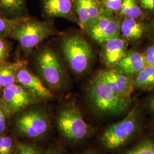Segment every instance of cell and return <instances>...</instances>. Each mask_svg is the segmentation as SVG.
<instances>
[{
    "label": "cell",
    "instance_id": "1",
    "mask_svg": "<svg viewBox=\"0 0 154 154\" xmlns=\"http://www.w3.org/2000/svg\"><path fill=\"white\" fill-rule=\"evenodd\" d=\"M89 99L95 110L107 116L121 115L127 111L131 103L130 98L123 97L114 93L99 72L91 84Z\"/></svg>",
    "mask_w": 154,
    "mask_h": 154
},
{
    "label": "cell",
    "instance_id": "2",
    "mask_svg": "<svg viewBox=\"0 0 154 154\" xmlns=\"http://www.w3.org/2000/svg\"><path fill=\"white\" fill-rule=\"evenodd\" d=\"M61 50L72 71L82 74L88 70L93 50L88 42L78 34H72L62 39Z\"/></svg>",
    "mask_w": 154,
    "mask_h": 154
},
{
    "label": "cell",
    "instance_id": "3",
    "mask_svg": "<svg viewBox=\"0 0 154 154\" xmlns=\"http://www.w3.org/2000/svg\"><path fill=\"white\" fill-rule=\"evenodd\" d=\"M53 32L49 23L26 16L13 30L10 36L20 43L23 49L30 50L48 38Z\"/></svg>",
    "mask_w": 154,
    "mask_h": 154
},
{
    "label": "cell",
    "instance_id": "4",
    "mask_svg": "<svg viewBox=\"0 0 154 154\" xmlns=\"http://www.w3.org/2000/svg\"><path fill=\"white\" fill-rule=\"evenodd\" d=\"M139 126V117L135 109L131 110L121 121L107 128L102 137L106 148L117 149L121 147L135 135Z\"/></svg>",
    "mask_w": 154,
    "mask_h": 154
},
{
    "label": "cell",
    "instance_id": "5",
    "mask_svg": "<svg viewBox=\"0 0 154 154\" xmlns=\"http://www.w3.org/2000/svg\"><path fill=\"white\" fill-rule=\"evenodd\" d=\"M57 123L62 135L71 141L82 140L90 131L80 110L74 105H68L62 109L57 116Z\"/></svg>",
    "mask_w": 154,
    "mask_h": 154
},
{
    "label": "cell",
    "instance_id": "6",
    "mask_svg": "<svg viewBox=\"0 0 154 154\" xmlns=\"http://www.w3.org/2000/svg\"><path fill=\"white\" fill-rule=\"evenodd\" d=\"M36 63L39 74L50 88H61L65 75L62 63L55 51L48 48L42 50L37 56Z\"/></svg>",
    "mask_w": 154,
    "mask_h": 154
},
{
    "label": "cell",
    "instance_id": "7",
    "mask_svg": "<svg viewBox=\"0 0 154 154\" xmlns=\"http://www.w3.org/2000/svg\"><path fill=\"white\" fill-rule=\"evenodd\" d=\"M17 130L26 138L37 139L49 130V118L44 111L33 109L21 112L15 122Z\"/></svg>",
    "mask_w": 154,
    "mask_h": 154
},
{
    "label": "cell",
    "instance_id": "8",
    "mask_svg": "<svg viewBox=\"0 0 154 154\" xmlns=\"http://www.w3.org/2000/svg\"><path fill=\"white\" fill-rule=\"evenodd\" d=\"M38 99L31 91L17 83L3 88L0 102L9 117H11L38 102Z\"/></svg>",
    "mask_w": 154,
    "mask_h": 154
},
{
    "label": "cell",
    "instance_id": "9",
    "mask_svg": "<svg viewBox=\"0 0 154 154\" xmlns=\"http://www.w3.org/2000/svg\"><path fill=\"white\" fill-rule=\"evenodd\" d=\"M88 32L95 41L102 44L119 37L121 23L112 13L102 10L100 16L91 25Z\"/></svg>",
    "mask_w": 154,
    "mask_h": 154
},
{
    "label": "cell",
    "instance_id": "10",
    "mask_svg": "<svg viewBox=\"0 0 154 154\" xmlns=\"http://www.w3.org/2000/svg\"><path fill=\"white\" fill-rule=\"evenodd\" d=\"M99 73L114 93L123 97L130 98L134 88L131 77L122 74L116 69L101 70Z\"/></svg>",
    "mask_w": 154,
    "mask_h": 154
},
{
    "label": "cell",
    "instance_id": "11",
    "mask_svg": "<svg viewBox=\"0 0 154 154\" xmlns=\"http://www.w3.org/2000/svg\"><path fill=\"white\" fill-rule=\"evenodd\" d=\"M102 45V60L106 66L111 69H114L128 52L127 41L119 37L107 41Z\"/></svg>",
    "mask_w": 154,
    "mask_h": 154
},
{
    "label": "cell",
    "instance_id": "12",
    "mask_svg": "<svg viewBox=\"0 0 154 154\" xmlns=\"http://www.w3.org/2000/svg\"><path fill=\"white\" fill-rule=\"evenodd\" d=\"M16 83L31 91L39 99H49L52 94L38 76L22 66L16 74Z\"/></svg>",
    "mask_w": 154,
    "mask_h": 154
},
{
    "label": "cell",
    "instance_id": "13",
    "mask_svg": "<svg viewBox=\"0 0 154 154\" xmlns=\"http://www.w3.org/2000/svg\"><path fill=\"white\" fill-rule=\"evenodd\" d=\"M41 2L42 11L46 17L63 18L78 22L75 16L73 0H41Z\"/></svg>",
    "mask_w": 154,
    "mask_h": 154
},
{
    "label": "cell",
    "instance_id": "14",
    "mask_svg": "<svg viewBox=\"0 0 154 154\" xmlns=\"http://www.w3.org/2000/svg\"><path fill=\"white\" fill-rule=\"evenodd\" d=\"M146 65L144 55L137 51L131 50L127 53L114 69L123 74L131 77L137 75Z\"/></svg>",
    "mask_w": 154,
    "mask_h": 154
},
{
    "label": "cell",
    "instance_id": "15",
    "mask_svg": "<svg viewBox=\"0 0 154 154\" xmlns=\"http://www.w3.org/2000/svg\"><path fill=\"white\" fill-rule=\"evenodd\" d=\"M26 0H0V15L8 18L25 16Z\"/></svg>",
    "mask_w": 154,
    "mask_h": 154
},
{
    "label": "cell",
    "instance_id": "16",
    "mask_svg": "<svg viewBox=\"0 0 154 154\" xmlns=\"http://www.w3.org/2000/svg\"><path fill=\"white\" fill-rule=\"evenodd\" d=\"M144 32L143 24L137 20L125 18L121 23V33L126 41H135L140 38Z\"/></svg>",
    "mask_w": 154,
    "mask_h": 154
},
{
    "label": "cell",
    "instance_id": "17",
    "mask_svg": "<svg viewBox=\"0 0 154 154\" xmlns=\"http://www.w3.org/2000/svg\"><path fill=\"white\" fill-rule=\"evenodd\" d=\"M23 62H17L0 66V88H9L16 83V74Z\"/></svg>",
    "mask_w": 154,
    "mask_h": 154
},
{
    "label": "cell",
    "instance_id": "18",
    "mask_svg": "<svg viewBox=\"0 0 154 154\" xmlns=\"http://www.w3.org/2000/svg\"><path fill=\"white\" fill-rule=\"evenodd\" d=\"M135 88L143 89L154 88V66L146 65L134 80Z\"/></svg>",
    "mask_w": 154,
    "mask_h": 154
},
{
    "label": "cell",
    "instance_id": "19",
    "mask_svg": "<svg viewBox=\"0 0 154 154\" xmlns=\"http://www.w3.org/2000/svg\"><path fill=\"white\" fill-rule=\"evenodd\" d=\"M74 9L78 16L79 25L83 30L88 32L91 22L85 0H73Z\"/></svg>",
    "mask_w": 154,
    "mask_h": 154
},
{
    "label": "cell",
    "instance_id": "20",
    "mask_svg": "<svg viewBox=\"0 0 154 154\" xmlns=\"http://www.w3.org/2000/svg\"><path fill=\"white\" fill-rule=\"evenodd\" d=\"M119 12L125 18L134 20L140 17L142 13L136 0H123Z\"/></svg>",
    "mask_w": 154,
    "mask_h": 154
},
{
    "label": "cell",
    "instance_id": "21",
    "mask_svg": "<svg viewBox=\"0 0 154 154\" xmlns=\"http://www.w3.org/2000/svg\"><path fill=\"white\" fill-rule=\"evenodd\" d=\"M25 16L8 18L0 15V38L10 35L13 30Z\"/></svg>",
    "mask_w": 154,
    "mask_h": 154
},
{
    "label": "cell",
    "instance_id": "22",
    "mask_svg": "<svg viewBox=\"0 0 154 154\" xmlns=\"http://www.w3.org/2000/svg\"><path fill=\"white\" fill-rule=\"evenodd\" d=\"M123 154H154V140H146Z\"/></svg>",
    "mask_w": 154,
    "mask_h": 154
},
{
    "label": "cell",
    "instance_id": "23",
    "mask_svg": "<svg viewBox=\"0 0 154 154\" xmlns=\"http://www.w3.org/2000/svg\"><path fill=\"white\" fill-rule=\"evenodd\" d=\"M16 143L9 135H0V154H14Z\"/></svg>",
    "mask_w": 154,
    "mask_h": 154
},
{
    "label": "cell",
    "instance_id": "24",
    "mask_svg": "<svg viewBox=\"0 0 154 154\" xmlns=\"http://www.w3.org/2000/svg\"><path fill=\"white\" fill-rule=\"evenodd\" d=\"M88 9V13L90 17L91 25L100 16L102 12V8L97 0H85Z\"/></svg>",
    "mask_w": 154,
    "mask_h": 154
},
{
    "label": "cell",
    "instance_id": "25",
    "mask_svg": "<svg viewBox=\"0 0 154 154\" xmlns=\"http://www.w3.org/2000/svg\"><path fill=\"white\" fill-rule=\"evenodd\" d=\"M14 154H43L38 147L32 144L23 142L16 143Z\"/></svg>",
    "mask_w": 154,
    "mask_h": 154
},
{
    "label": "cell",
    "instance_id": "26",
    "mask_svg": "<svg viewBox=\"0 0 154 154\" xmlns=\"http://www.w3.org/2000/svg\"><path fill=\"white\" fill-rule=\"evenodd\" d=\"M123 0H101L100 6L102 10L110 13L119 11Z\"/></svg>",
    "mask_w": 154,
    "mask_h": 154
},
{
    "label": "cell",
    "instance_id": "27",
    "mask_svg": "<svg viewBox=\"0 0 154 154\" xmlns=\"http://www.w3.org/2000/svg\"><path fill=\"white\" fill-rule=\"evenodd\" d=\"M8 118H9V116L0 102V135L5 132Z\"/></svg>",
    "mask_w": 154,
    "mask_h": 154
},
{
    "label": "cell",
    "instance_id": "28",
    "mask_svg": "<svg viewBox=\"0 0 154 154\" xmlns=\"http://www.w3.org/2000/svg\"><path fill=\"white\" fill-rule=\"evenodd\" d=\"M9 54V46L5 42L0 38V63L5 61Z\"/></svg>",
    "mask_w": 154,
    "mask_h": 154
},
{
    "label": "cell",
    "instance_id": "29",
    "mask_svg": "<svg viewBox=\"0 0 154 154\" xmlns=\"http://www.w3.org/2000/svg\"><path fill=\"white\" fill-rule=\"evenodd\" d=\"M144 55L147 65L154 66V45L148 48L145 51Z\"/></svg>",
    "mask_w": 154,
    "mask_h": 154
},
{
    "label": "cell",
    "instance_id": "30",
    "mask_svg": "<svg viewBox=\"0 0 154 154\" xmlns=\"http://www.w3.org/2000/svg\"><path fill=\"white\" fill-rule=\"evenodd\" d=\"M144 9L154 11V0H139Z\"/></svg>",
    "mask_w": 154,
    "mask_h": 154
},
{
    "label": "cell",
    "instance_id": "31",
    "mask_svg": "<svg viewBox=\"0 0 154 154\" xmlns=\"http://www.w3.org/2000/svg\"><path fill=\"white\" fill-rule=\"evenodd\" d=\"M45 154H61V152L58 148L51 147L48 149Z\"/></svg>",
    "mask_w": 154,
    "mask_h": 154
},
{
    "label": "cell",
    "instance_id": "32",
    "mask_svg": "<svg viewBox=\"0 0 154 154\" xmlns=\"http://www.w3.org/2000/svg\"><path fill=\"white\" fill-rule=\"evenodd\" d=\"M149 106L151 110L154 112V96L152 97L149 100Z\"/></svg>",
    "mask_w": 154,
    "mask_h": 154
},
{
    "label": "cell",
    "instance_id": "33",
    "mask_svg": "<svg viewBox=\"0 0 154 154\" xmlns=\"http://www.w3.org/2000/svg\"><path fill=\"white\" fill-rule=\"evenodd\" d=\"M93 154V153H91V154Z\"/></svg>",
    "mask_w": 154,
    "mask_h": 154
},
{
    "label": "cell",
    "instance_id": "34",
    "mask_svg": "<svg viewBox=\"0 0 154 154\" xmlns=\"http://www.w3.org/2000/svg\"><path fill=\"white\" fill-rule=\"evenodd\" d=\"M97 1H99V0H97Z\"/></svg>",
    "mask_w": 154,
    "mask_h": 154
}]
</instances>
